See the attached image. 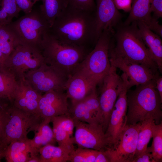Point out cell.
Segmentation results:
<instances>
[{"label":"cell","mask_w":162,"mask_h":162,"mask_svg":"<svg viewBox=\"0 0 162 162\" xmlns=\"http://www.w3.org/2000/svg\"><path fill=\"white\" fill-rule=\"evenodd\" d=\"M28 162H41L40 155H38L31 157Z\"/></svg>","instance_id":"cell-43"},{"label":"cell","mask_w":162,"mask_h":162,"mask_svg":"<svg viewBox=\"0 0 162 162\" xmlns=\"http://www.w3.org/2000/svg\"><path fill=\"white\" fill-rule=\"evenodd\" d=\"M141 123L125 124L116 145L105 152L110 162H132L135 158Z\"/></svg>","instance_id":"cell-10"},{"label":"cell","mask_w":162,"mask_h":162,"mask_svg":"<svg viewBox=\"0 0 162 162\" xmlns=\"http://www.w3.org/2000/svg\"><path fill=\"white\" fill-rule=\"evenodd\" d=\"M95 13L68 4L56 19L50 31L63 42L90 50L89 47L94 46L98 39Z\"/></svg>","instance_id":"cell-1"},{"label":"cell","mask_w":162,"mask_h":162,"mask_svg":"<svg viewBox=\"0 0 162 162\" xmlns=\"http://www.w3.org/2000/svg\"><path fill=\"white\" fill-rule=\"evenodd\" d=\"M69 4L82 10L95 11L96 4L94 0H68Z\"/></svg>","instance_id":"cell-34"},{"label":"cell","mask_w":162,"mask_h":162,"mask_svg":"<svg viewBox=\"0 0 162 162\" xmlns=\"http://www.w3.org/2000/svg\"><path fill=\"white\" fill-rule=\"evenodd\" d=\"M16 45L7 25H0V51L7 57Z\"/></svg>","instance_id":"cell-31"},{"label":"cell","mask_w":162,"mask_h":162,"mask_svg":"<svg viewBox=\"0 0 162 162\" xmlns=\"http://www.w3.org/2000/svg\"><path fill=\"white\" fill-rule=\"evenodd\" d=\"M94 162H110V160L103 150L99 151Z\"/></svg>","instance_id":"cell-40"},{"label":"cell","mask_w":162,"mask_h":162,"mask_svg":"<svg viewBox=\"0 0 162 162\" xmlns=\"http://www.w3.org/2000/svg\"><path fill=\"white\" fill-rule=\"evenodd\" d=\"M39 9L51 27L56 17L68 6V0H42Z\"/></svg>","instance_id":"cell-25"},{"label":"cell","mask_w":162,"mask_h":162,"mask_svg":"<svg viewBox=\"0 0 162 162\" xmlns=\"http://www.w3.org/2000/svg\"><path fill=\"white\" fill-rule=\"evenodd\" d=\"M99 151L78 147L70 155L69 161L94 162Z\"/></svg>","instance_id":"cell-32"},{"label":"cell","mask_w":162,"mask_h":162,"mask_svg":"<svg viewBox=\"0 0 162 162\" xmlns=\"http://www.w3.org/2000/svg\"><path fill=\"white\" fill-rule=\"evenodd\" d=\"M155 79L128 91L126 124L134 125L150 118L156 124L162 122V100L156 88Z\"/></svg>","instance_id":"cell-3"},{"label":"cell","mask_w":162,"mask_h":162,"mask_svg":"<svg viewBox=\"0 0 162 162\" xmlns=\"http://www.w3.org/2000/svg\"><path fill=\"white\" fill-rule=\"evenodd\" d=\"M41 162H66L69 161L70 154L62 148L52 144L45 145L39 149Z\"/></svg>","instance_id":"cell-26"},{"label":"cell","mask_w":162,"mask_h":162,"mask_svg":"<svg viewBox=\"0 0 162 162\" xmlns=\"http://www.w3.org/2000/svg\"><path fill=\"white\" fill-rule=\"evenodd\" d=\"M69 112L74 120L101 125V112L96 88L83 99L72 104Z\"/></svg>","instance_id":"cell-16"},{"label":"cell","mask_w":162,"mask_h":162,"mask_svg":"<svg viewBox=\"0 0 162 162\" xmlns=\"http://www.w3.org/2000/svg\"><path fill=\"white\" fill-rule=\"evenodd\" d=\"M64 91L51 90L41 95L39 101L37 114L43 120L51 122L54 117L70 115L68 98Z\"/></svg>","instance_id":"cell-15"},{"label":"cell","mask_w":162,"mask_h":162,"mask_svg":"<svg viewBox=\"0 0 162 162\" xmlns=\"http://www.w3.org/2000/svg\"><path fill=\"white\" fill-rule=\"evenodd\" d=\"M116 69L111 65L109 72L99 83L102 85L100 94L98 96L101 124L105 133L114 105L126 77L124 73L119 76L117 73Z\"/></svg>","instance_id":"cell-7"},{"label":"cell","mask_w":162,"mask_h":162,"mask_svg":"<svg viewBox=\"0 0 162 162\" xmlns=\"http://www.w3.org/2000/svg\"><path fill=\"white\" fill-rule=\"evenodd\" d=\"M132 162H155L148 147L145 152L136 157Z\"/></svg>","instance_id":"cell-38"},{"label":"cell","mask_w":162,"mask_h":162,"mask_svg":"<svg viewBox=\"0 0 162 162\" xmlns=\"http://www.w3.org/2000/svg\"><path fill=\"white\" fill-rule=\"evenodd\" d=\"M128 85V82L126 77L124 85L114 105L107 128L105 133L108 148H112L116 145L126 123Z\"/></svg>","instance_id":"cell-12"},{"label":"cell","mask_w":162,"mask_h":162,"mask_svg":"<svg viewBox=\"0 0 162 162\" xmlns=\"http://www.w3.org/2000/svg\"><path fill=\"white\" fill-rule=\"evenodd\" d=\"M20 11L15 0H0V25L10 24Z\"/></svg>","instance_id":"cell-29"},{"label":"cell","mask_w":162,"mask_h":162,"mask_svg":"<svg viewBox=\"0 0 162 162\" xmlns=\"http://www.w3.org/2000/svg\"><path fill=\"white\" fill-rule=\"evenodd\" d=\"M151 0H132V4L130 14L124 24L140 21L145 23L152 17L151 15Z\"/></svg>","instance_id":"cell-23"},{"label":"cell","mask_w":162,"mask_h":162,"mask_svg":"<svg viewBox=\"0 0 162 162\" xmlns=\"http://www.w3.org/2000/svg\"><path fill=\"white\" fill-rule=\"evenodd\" d=\"M8 146H6L0 141V162L1 159L4 158V153Z\"/></svg>","instance_id":"cell-42"},{"label":"cell","mask_w":162,"mask_h":162,"mask_svg":"<svg viewBox=\"0 0 162 162\" xmlns=\"http://www.w3.org/2000/svg\"><path fill=\"white\" fill-rule=\"evenodd\" d=\"M96 86L82 74L74 71L68 78L64 89L73 104L86 97Z\"/></svg>","instance_id":"cell-20"},{"label":"cell","mask_w":162,"mask_h":162,"mask_svg":"<svg viewBox=\"0 0 162 162\" xmlns=\"http://www.w3.org/2000/svg\"><path fill=\"white\" fill-rule=\"evenodd\" d=\"M44 62L39 48L17 44L7 57L2 67L11 72L18 79L24 77L28 71L37 68Z\"/></svg>","instance_id":"cell-8"},{"label":"cell","mask_w":162,"mask_h":162,"mask_svg":"<svg viewBox=\"0 0 162 162\" xmlns=\"http://www.w3.org/2000/svg\"><path fill=\"white\" fill-rule=\"evenodd\" d=\"M153 140L151 146L148 147L151 152L155 162L162 160V123L155 124L153 133Z\"/></svg>","instance_id":"cell-30"},{"label":"cell","mask_w":162,"mask_h":162,"mask_svg":"<svg viewBox=\"0 0 162 162\" xmlns=\"http://www.w3.org/2000/svg\"><path fill=\"white\" fill-rule=\"evenodd\" d=\"M12 105L7 99L0 103V141L2 143L6 127L10 118Z\"/></svg>","instance_id":"cell-33"},{"label":"cell","mask_w":162,"mask_h":162,"mask_svg":"<svg viewBox=\"0 0 162 162\" xmlns=\"http://www.w3.org/2000/svg\"><path fill=\"white\" fill-rule=\"evenodd\" d=\"M50 122L48 120H43L34 133V137L30 139L32 146L38 150L40 147L56 142L53 130L49 124Z\"/></svg>","instance_id":"cell-27"},{"label":"cell","mask_w":162,"mask_h":162,"mask_svg":"<svg viewBox=\"0 0 162 162\" xmlns=\"http://www.w3.org/2000/svg\"><path fill=\"white\" fill-rule=\"evenodd\" d=\"M38 154L39 150L32 146L28 138L11 142L7 147L4 158L7 162H28L31 157Z\"/></svg>","instance_id":"cell-21"},{"label":"cell","mask_w":162,"mask_h":162,"mask_svg":"<svg viewBox=\"0 0 162 162\" xmlns=\"http://www.w3.org/2000/svg\"><path fill=\"white\" fill-rule=\"evenodd\" d=\"M137 22L140 35L159 72L162 71V41L160 37L150 30L142 22Z\"/></svg>","instance_id":"cell-22"},{"label":"cell","mask_w":162,"mask_h":162,"mask_svg":"<svg viewBox=\"0 0 162 162\" xmlns=\"http://www.w3.org/2000/svg\"><path fill=\"white\" fill-rule=\"evenodd\" d=\"M40 49L44 62L67 79L91 51L60 40L50 30L44 36Z\"/></svg>","instance_id":"cell-2"},{"label":"cell","mask_w":162,"mask_h":162,"mask_svg":"<svg viewBox=\"0 0 162 162\" xmlns=\"http://www.w3.org/2000/svg\"><path fill=\"white\" fill-rule=\"evenodd\" d=\"M156 88L162 100V77L158 75L155 79Z\"/></svg>","instance_id":"cell-41"},{"label":"cell","mask_w":162,"mask_h":162,"mask_svg":"<svg viewBox=\"0 0 162 162\" xmlns=\"http://www.w3.org/2000/svg\"><path fill=\"white\" fill-rule=\"evenodd\" d=\"M42 121L38 114L25 112L13 105L3 143L8 146L12 142L28 138V134L31 131L34 133Z\"/></svg>","instance_id":"cell-9"},{"label":"cell","mask_w":162,"mask_h":162,"mask_svg":"<svg viewBox=\"0 0 162 162\" xmlns=\"http://www.w3.org/2000/svg\"><path fill=\"white\" fill-rule=\"evenodd\" d=\"M20 11L25 14L30 12L34 4L37 2L42 0H15Z\"/></svg>","instance_id":"cell-35"},{"label":"cell","mask_w":162,"mask_h":162,"mask_svg":"<svg viewBox=\"0 0 162 162\" xmlns=\"http://www.w3.org/2000/svg\"><path fill=\"white\" fill-rule=\"evenodd\" d=\"M112 32L109 30L104 31L93 49L74 71L81 73L96 86L110 69L109 51Z\"/></svg>","instance_id":"cell-6"},{"label":"cell","mask_w":162,"mask_h":162,"mask_svg":"<svg viewBox=\"0 0 162 162\" xmlns=\"http://www.w3.org/2000/svg\"><path fill=\"white\" fill-rule=\"evenodd\" d=\"M17 86V80L15 75L8 70L0 68V95L12 104Z\"/></svg>","instance_id":"cell-24"},{"label":"cell","mask_w":162,"mask_h":162,"mask_svg":"<svg viewBox=\"0 0 162 162\" xmlns=\"http://www.w3.org/2000/svg\"><path fill=\"white\" fill-rule=\"evenodd\" d=\"M151 9L154 17L158 19L162 17V0H151Z\"/></svg>","instance_id":"cell-37"},{"label":"cell","mask_w":162,"mask_h":162,"mask_svg":"<svg viewBox=\"0 0 162 162\" xmlns=\"http://www.w3.org/2000/svg\"><path fill=\"white\" fill-rule=\"evenodd\" d=\"M109 54L111 65L120 69L126 76L128 90L134 86L147 84L159 75L144 65L127 60L109 51Z\"/></svg>","instance_id":"cell-14"},{"label":"cell","mask_w":162,"mask_h":162,"mask_svg":"<svg viewBox=\"0 0 162 162\" xmlns=\"http://www.w3.org/2000/svg\"><path fill=\"white\" fill-rule=\"evenodd\" d=\"M7 26L16 45L29 46L40 49L44 36L51 28L39 8L32 9Z\"/></svg>","instance_id":"cell-5"},{"label":"cell","mask_w":162,"mask_h":162,"mask_svg":"<svg viewBox=\"0 0 162 162\" xmlns=\"http://www.w3.org/2000/svg\"><path fill=\"white\" fill-rule=\"evenodd\" d=\"M74 121L75 131L74 143L78 147L98 151L104 150L108 147L105 132L100 124Z\"/></svg>","instance_id":"cell-13"},{"label":"cell","mask_w":162,"mask_h":162,"mask_svg":"<svg viewBox=\"0 0 162 162\" xmlns=\"http://www.w3.org/2000/svg\"><path fill=\"white\" fill-rule=\"evenodd\" d=\"M52 130L54 138L58 146L70 154L75 149L74 146L73 133L75 128L74 119L70 115H64L52 118Z\"/></svg>","instance_id":"cell-19"},{"label":"cell","mask_w":162,"mask_h":162,"mask_svg":"<svg viewBox=\"0 0 162 162\" xmlns=\"http://www.w3.org/2000/svg\"><path fill=\"white\" fill-rule=\"evenodd\" d=\"M24 77L32 88L41 94L53 90H64L67 79L44 62L37 68L27 71Z\"/></svg>","instance_id":"cell-11"},{"label":"cell","mask_w":162,"mask_h":162,"mask_svg":"<svg viewBox=\"0 0 162 162\" xmlns=\"http://www.w3.org/2000/svg\"><path fill=\"white\" fill-rule=\"evenodd\" d=\"M17 80L18 86L12 104L24 111L38 114V103L41 94L32 88L24 76Z\"/></svg>","instance_id":"cell-18"},{"label":"cell","mask_w":162,"mask_h":162,"mask_svg":"<svg viewBox=\"0 0 162 162\" xmlns=\"http://www.w3.org/2000/svg\"><path fill=\"white\" fill-rule=\"evenodd\" d=\"M117 9L124 10H130L132 0H113Z\"/></svg>","instance_id":"cell-39"},{"label":"cell","mask_w":162,"mask_h":162,"mask_svg":"<svg viewBox=\"0 0 162 162\" xmlns=\"http://www.w3.org/2000/svg\"><path fill=\"white\" fill-rule=\"evenodd\" d=\"M140 123L135 158L147 149L148 143L152 137L154 127L156 124L152 118L146 120Z\"/></svg>","instance_id":"cell-28"},{"label":"cell","mask_w":162,"mask_h":162,"mask_svg":"<svg viewBox=\"0 0 162 162\" xmlns=\"http://www.w3.org/2000/svg\"><path fill=\"white\" fill-rule=\"evenodd\" d=\"M5 99H6L3 98L0 95V103L3 101Z\"/></svg>","instance_id":"cell-44"},{"label":"cell","mask_w":162,"mask_h":162,"mask_svg":"<svg viewBox=\"0 0 162 162\" xmlns=\"http://www.w3.org/2000/svg\"><path fill=\"white\" fill-rule=\"evenodd\" d=\"M143 23L150 30L154 32L160 37H162V26L159 24L157 19L152 16L149 21Z\"/></svg>","instance_id":"cell-36"},{"label":"cell","mask_w":162,"mask_h":162,"mask_svg":"<svg viewBox=\"0 0 162 162\" xmlns=\"http://www.w3.org/2000/svg\"><path fill=\"white\" fill-rule=\"evenodd\" d=\"M115 47L109 51L129 61L141 64L158 74V66L152 58L140 35L136 21L124 24L118 29Z\"/></svg>","instance_id":"cell-4"},{"label":"cell","mask_w":162,"mask_h":162,"mask_svg":"<svg viewBox=\"0 0 162 162\" xmlns=\"http://www.w3.org/2000/svg\"><path fill=\"white\" fill-rule=\"evenodd\" d=\"M95 13L97 34L98 38L105 30L112 31L119 21L120 13L113 0H96Z\"/></svg>","instance_id":"cell-17"}]
</instances>
